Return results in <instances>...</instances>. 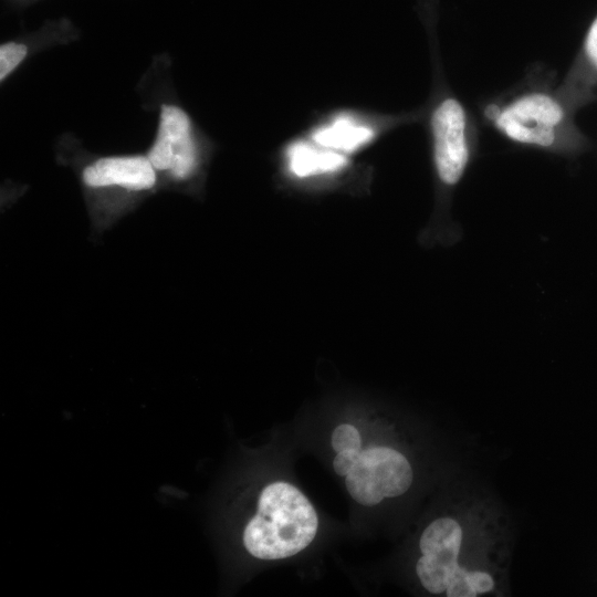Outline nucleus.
<instances>
[{
    "label": "nucleus",
    "mask_w": 597,
    "mask_h": 597,
    "mask_svg": "<svg viewBox=\"0 0 597 597\" xmlns=\"http://www.w3.org/2000/svg\"><path fill=\"white\" fill-rule=\"evenodd\" d=\"M319 520L308 498L288 483L261 492L257 515L244 532L246 550L260 560L293 557L316 538Z\"/></svg>",
    "instance_id": "obj_2"
},
{
    "label": "nucleus",
    "mask_w": 597,
    "mask_h": 597,
    "mask_svg": "<svg viewBox=\"0 0 597 597\" xmlns=\"http://www.w3.org/2000/svg\"><path fill=\"white\" fill-rule=\"evenodd\" d=\"M413 483L408 460L389 447H373L361 452L345 485L350 496L363 506L379 505L385 498L402 496Z\"/></svg>",
    "instance_id": "obj_4"
},
{
    "label": "nucleus",
    "mask_w": 597,
    "mask_h": 597,
    "mask_svg": "<svg viewBox=\"0 0 597 597\" xmlns=\"http://www.w3.org/2000/svg\"><path fill=\"white\" fill-rule=\"evenodd\" d=\"M458 557V554L449 552L423 554L417 562L416 572L428 592L434 594L446 592L459 568Z\"/></svg>",
    "instance_id": "obj_9"
},
{
    "label": "nucleus",
    "mask_w": 597,
    "mask_h": 597,
    "mask_svg": "<svg viewBox=\"0 0 597 597\" xmlns=\"http://www.w3.org/2000/svg\"><path fill=\"white\" fill-rule=\"evenodd\" d=\"M501 110L502 109L496 106V104H491V106L486 109V115L488 119L496 122V120L499 118Z\"/></svg>",
    "instance_id": "obj_17"
},
{
    "label": "nucleus",
    "mask_w": 597,
    "mask_h": 597,
    "mask_svg": "<svg viewBox=\"0 0 597 597\" xmlns=\"http://www.w3.org/2000/svg\"><path fill=\"white\" fill-rule=\"evenodd\" d=\"M284 161L289 175L299 181L339 175L350 166V156L324 148L311 139L291 142Z\"/></svg>",
    "instance_id": "obj_7"
},
{
    "label": "nucleus",
    "mask_w": 597,
    "mask_h": 597,
    "mask_svg": "<svg viewBox=\"0 0 597 597\" xmlns=\"http://www.w3.org/2000/svg\"><path fill=\"white\" fill-rule=\"evenodd\" d=\"M375 130L356 115L340 113L313 130L311 140L335 152L351 156L375 139Z\"/></svg>",
    "instance_id": "obj_8"
},
{
    "label": "nucleus",
    "mask_w": 597,
    "mask_h": 597,
    "mask_svg": "<svg viewBox=\"0 0 597 597\" xmlns=\"http://www.w3.org/2000/svg\"><path fill=\"white\" fill-rule=\"evenodd\" d=\"M563 115L557 101L547 94L534 93L502 109L496 125L512 141L549 148Z\"/></svg>",
    "instance_id": "obj_5"
},
{
    "label": "nucleus",
    "mask_w": 597,
    "mask_h": 597,
    "mask_svg": "<svg viewBox=\"0 0 597 597\" xmlns=\"http://www.w3.org/2000/svg\"><path fill=\"white\" fill-rule=\"evenodd\" d=\"M585 49L586 54L597 68V18L589 31L588 38H586Z\"/></svg>",
    "instance_id": "obj_16"
},
{
    "label": "nucleus",
    "mask_w": 597,
    "mask_h": 597,
    "mask_svg": "<svg viewBox=\"0 0 597 597\" xmlns=\"http://www.w3.org/2000/svg\"><path fill=\"white\" fill-rule=\"evenodd\" d=\"M332 447L337 453L344 452V450L361 452L362 438L358 429L349 424L335 428L332 434Z\"/></svg>",
    "instance_id": "obj_12"
},
{
    "label": "nucleus",
    "mask_w": 597,
    "mask_h": 597,
    "mask_svg": "<svg viewBox=\"0 0 597 597\" xmlns=\"http://www.w3.org/2000/svg\"><path fill=\"white\" fill-rule=\"evenodd\" d=\"M468 571L458 568L446 590L448 597H475L477 593L471 588L468 581Z\"/></svg>",
    "instance_id": "obj_13"
},
{
    "label": "nucleus",
    "mask_w": 597,
    "mask_h": 597,
    "mask_svg": "<svg viewBox=\"0 0 597 597\" xmlns=\"http://www.w3.org/2000/svg\"><path fill=\"white\" fill-rule=\"evenodd\" d=\"M434 162L439 181L448 187L462 180L469 162L466 114L458 101L447 99L432 118Z\"/></svg>",
    "instance_id": "obj_6"
},
{
    "label": "nucleus",
    "mask_w": 597,
    "mask_h": 597,
    "mask_svg": "<svg viewBox=\"0 0 597 597\" xmlns=\"http://www.w3.org/2000/svg\"><path fill=\"white\" fill-rule=\"evenodd\" d=\"M463 542V530L459 523L450 518L434 521L424 531L421 538L423 554L460 553Z\"/></svg>",
    "instance_id": "obj_10"
},
{
    "label": "nucleus",
    "mask_w": 597,
    "mask_h": 597,
    "mask_svg": "<svg viewBox=\"0 0 597 597\" xmlns=\"http://www.w3.org/2000/svg\"><path fill=\"white\" fill-rule=\"evenodd\" d=\"M146 156L162 188L191 191L204 169V154L191 115L176 104H162L155 140Z\"/></svg>",
    "instance_id": "obj_3"
},
{
    "label": "nucleus",
    "mask_w": 597,
    "mask_h": 597,
    "mask_svg": "<svg viewBox=\"0 0 597 597\" xmlns=\"http://www.w3.org/2000/svg\"><path fill=\"white\" fill-rule=\"evenodd\" d=\"M361 452L358 450H344L338 453L333 460V469L335 474L341 477H347L356 463L359 462Z\"/></svg>",
    "instance_id": "obj_14"
},
{
    "label": "nucleus",
    "mask_w": 597,
    "mask_h": 597,
    "mask_svg": "<svg viewBox=\"0 0 597 597\" xmlns=\"http://www.w3.org/2000/svg\"><path fill=\"white\" fill-rule=\"evenodd\" d=\"M468 581L473 590L479 594L494 590L495 582L491 576L484 572H468Z\"/></svg>",
    "instance_id": "obj_15"
},
{
    "label": "nucleus",
    "mask_w": 597,
    "mask_h": 597,
    "mask_svg": "<svg viewBox=\"0 0 597 597\" xmlns=\"http://www.w3.org/2000/svg\"><path fill=\"white\" fill-rule=\"evenodd\" d=\"M73 165L77 166L92 228L98 235L162 190L146 154L91 156Z\"/></svg>",
    "instance_id": "obj_1"
},
{
    "label": "nucleus",
    "mask_w": 597,
    "mask_h": 597,
    "mask_svg": "<svg viewBox=\"0 0 597 597\" xmlns=\"http://www.w3.org/2000/svg\"><path fill=\"white\" fill-rule=\"evenodd\" d=\"M29 55V47L20 41L10 40L0 47V81L4 82L23 64Z\"/></svg>",
    "instance_id": "obj_11"
}]
</instances>
